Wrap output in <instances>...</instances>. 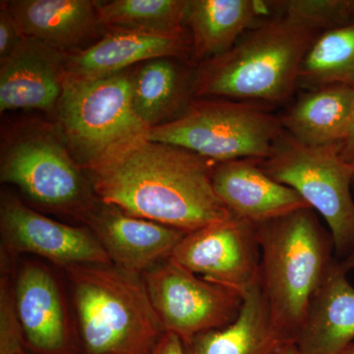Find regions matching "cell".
Here are the masks:
<instances>
[{"mask_svg": "<svg viewBox=\"0 0 354 354\" xmlns=\"http://www.w3.org/2000/svg\"><path fill=\"white\" fill-rule=\"evenodd\" d=\"M216 164L144 139L85 171L100 201L191 232L232 216L214 189Z\"/></svg>", "mask_w": 354, "mask_h": 354, "instance_id": "6da1fadb", "label": "cell"}, {"mask_svg": "<svg viewBox=\"0 0 354 354\" xmlns=\"http://www.w3.org/2000/svg\"><path fill=\"white\" fill-rule=\"evenodd\" d=\"M353 188L354 189V179L353 183ZM339 266L344 272H348L351 270L354 269V250L349 254L348 257L344 258V260H339Z\"/></svg>", "mask_w": 354, "mask_h": 354, "instance_id": "f546056e", "label": "cell"}, {"mask_svg": "<svg viewBox=\"0 0 354 354\" xmlns=\"http://www.w3.org/2000/svg\"><path fill=\"white\" fill-rule=\"evenodd\" d=\"M271 14V2L264 0H190L185 23L193 55L201 62L225 55Z\"/></svg>", "mask_w": 354, "mask_h": 354, "instance_id": "ac0fdd59", "label": "cell"}, {"mask_svg": "<svg viewBox=\"0 0 354 354\" xmlns=\"http://www.w3.org/2000/svg\"><path fill=\"white\" fill-rule=\"evenodd\" d=\"M259 165L268 176L297 191L323 216L337 257L344 260L353 252L354 162L342 158L339 144L304 145L283 130L270 157L259 160Z\"/></svg>", "mask_w": 354, "mask_h": 354, "instance_id": "52a82bcc", "label": "cell"}, {"mask_svg": "<svg viewBox=\"0 0 354 354\" xmlns=\"http://www.w3.org/2000/svg\"><path fill=\"white\" fill-rule=\"evenodd\" d=\"M272 14L286 16L317 31L354 22V0L270 1Z\"/></svg>", "mask_w": 354, "mask_h": 354, "instance_id": "d4e9b609", "label": "cell"}, {"mask_svg": "<svg viewBox=\"0 0 354 354\" xmlns=\"http://www.w3.org/2000/svg\"><path fill=\"white\" fill-rule=\"evenodd\" d=\"M190 0H114L99 6L100 24L111 30L184 32Z\"/></svg>", "mask_w": 354, "mask_h": 354, "instance_id": "cb8c5ba5", "label": "cell"}, {"mask_svg": "<svg viewBox=\"0 0 354 354\" xmlns=\"http://www.w3.org/2000/svg\"><path fill=\"white\" fill-rule=\"evenodd\" d=\"M84 354H152L165 334L142 274L111 265L64 268Z\"/></svg>", "mask_w": 354, "mask_h": 354, "instance_id": "277c9868", "label": "cell"}, {"mask_svg": "<svg viewBox=\"0 0 354 354\" xmlns=\"http://www.w3.org/2000/svg\"><path fill=\"white\" fill-rule=\"evenodd\" d=\"M193 80L172 57L148 60L131 72V101L149 129L176 120L189 106Z\"/></svg>", "mask_w": 354, "mask_h": 354, "instance_id": "7402d4cb", "label": "cell"}, {"mask_svg": "<svg viewBox=\"0 0 354 354\" xmlns=\"http://www.w3.org/2000/svg\"><path fill=\"white\" fill-rule=\"evenodd\" d=\"M21 354H32V353H26V351H25V353H21Z\"/></svg>", "mask_w": 354, "mask_h": 354, "instance_id": "d6a6232c", "label": "cell"}, {"mask_svg": "<svg viewBox=\"0 0 354 354\" xmlns=\"http://www.w3.org/2000/svg\"><path fill=\"white\" fill-rule=\"evenodd\" d=\"M0 64V111L57 109L65 76L57 50L26 38Z\"/></svg>", "mask_w": 354, "mask_h": 354, "instance_id": "9a60e30c", "label": "cell"}, {"mask_svg": "<svg viewBox=\"0 0 354 354\" xmlns=\"http://www.w3.org/2000/svg\"><path fill=\"white\" fill-rule=\"evenodd\" d=\"M213 185L232 216L254 225L311 208L297 191L268 176L259 160L242 158L216 162Z\"/></svg>", "mask_w": 354, "mask_h": 354, "instance_id": "4fadbf2b", "label": "cell"}, {"mask_svg": "<svg viewBox=\"0 0 354 354\" xmlns=\"http://www.w3.org/2000/svg\"><path fill=\"white\" fill-rule=\"evenodd\" d=\"M19 26L14 19L6 2L0 6V62L6 59L19 48L25 39Z\"/></svg>", "mask_w": 354, "mask_h": 354, "instance_id": "4316f807", "label": "cell"}, {"mask_svg": "<svg viewBox=\"0 0 354 354\" xmlns=\"http://www.w3.org/2000/svg\"><path fill=\"white\" fill-rule=\"evenodd\" d=\"M190 48V38L184 32L111 30L94 46L65 57L64 71L69 75L99 78L155 58L183 57Z\"/></svg>", "mask_w": 354, "mask_h": 354, "instance_id": "2e32d148", "label": "cell"}, {"mask_svg": "<svg viewBox=\"0 0 354 354\" xmlns=\"http://www.w3.org/2000/svg\"><path fill=\"white\" fill-rule=\"evenodd\" d=\"M279 354H301L295 342H290L286 344L283 348L281 349Z\"/></svg>", "mask_w": 354, "mask_h": 354, "instance_id": "4dcf8cb0", "label": "cell"}, {"mask_svg": "<svg viewBox=\"0 0 354 354\" xmlns=\"http://www.w3.org/2000/svg\"><path fill=\"white\" fill-rule=\"evenodd\" d=\"M290 344L274 327L259 281L243 295L241 313L223 329L183 342L184 354H279Z\"/></svg>", "mask_w": 354, "mask_h": 354, "instance_id": "ffe728a7", "label": "cell"}, {"mask_svg": "<svg viewBox=\"0 0 354 354\" xmlns=\"http://www.w3.org/2000/svg\"><path fill=\"white\" fill-rule=\"evenodd\" d=\"M57 109L58 132L84 171L148 138L150 131L133 109L128 71L99 78L65 73Z\"/></svg>", "mask_w": 354, "mask_h": 354, "instance_id": "5b68a950", "label": "cell"}, {"mask_svg": "<svg viewBox=\"0 0 354 354\" xmlns=\"http://www.w3.org/2000/svg\"><path fill=\"white\" fill-rule=\"evenodd\" d=\"M152 354H184L183 342L176 335L165 333Z\"/></svg>", "mask_w": 354, "mask_h": 354, "instance_id": "83f0119b", "label": "cell"}, {"mask_svg": "<svg viewBox=\"0 0 354 354\" xmlns=\"http://www.w3.org/2000/svg\"><path fill=\"white\" fill-rule=\"evenodd\" d=\"M14 292L26 346L38 354H68V318L50 270L35 263L21 266L14 278Z\"/></svg>", "mask_w": 354, "mask_h": 354, "instance_id": "5bb4252c", "label": "cell"}, {"mask_svg": "<svg viewBox=\"0 0 354 354\" xmlns=\"http://www.w3.org/2000/svg\"><path fill=\"white\" fill-rule=\"evenodd\" d=\"M81 171L59 132L38 128L23 132L6 147L0 179L41 206L83 221L97 202Z\"/></svg>", "mask_w": 354, "mask_h": 354, "instance_id": "ba28073f", "label": "cell"}, {"mask_svg": "<svg viewBox=\"0 0 354 354\" xmlns=\"http://www.w3.org/2000/svg\"><path fill=\"white\" fill-rule=\"evenodd\" d=\"M339 147L342 158L349 162H354V99L348 134L346 138L342 140V143L339 144Z\"/></svg>", "mask_w": 354, "mask_h": 354, "instance_id": "f1b7e54d", "label": "cell"}, {"mask_svg": "<svg viewBox=\"0 0 354 354\" xmlns=\"http://www.w3.org/2000/svg\"><path fill=\"white\" fill-rule=\"evenodd\" d=\"M354 88V22L319 32L300 67L298 86L308 90Z\"/></svg>", "mask_w": 354, "mask_h": 354, "instance_id": "603a6c76", "label": "cell"}, {"mask_svg": "<svg viewBox=\"0 0 354 354\" xmlns=\"http://www.w3.org/2000/svg\"><path fill=\"white\" fill-rule=\"evenodd\" d=\"M142 277L165 333L183 342L223 329L241 313V295L200 278L169 258Z\"/></svg>", "mask_w": 354, "mask_h": 354, "instance_id": "9c48e42d", "label": "cell"}, {"mask_svg": "<svg viewBox=\"0 0 354 354\" xmlns=\"http://www.w3.org/2000/svg\"><path fill=\"white\" fill-rule=\"evenodd\" d=\"M196 99L176 120L150 129L147 139L180 147L215 162L270 157L283 132L279 116L254 102Z\"/></svg>", "mask_w": 354, "mask_h": 354, "instance_id": "8992f818", "label": "cell"}, {"mask_svg": "<svg viewBox=\"0 0 354 354\" xmlns=\"http://www.w3.org/2000/svg\"><path fill=\"white\" fill-rule=\"evenodd\" d=\"M13 256L1 248L0 279V354L25 353V339L14 292Z\"/></svg>", "mask_w": 354, "mask_h": 354, "instance_id": "484cf974", "label": "cell"}, {"mask_svg": "<svg viewBox=\"0 0 354 354\" xmlns=\"http://www.w3.org/2000/svg\"><path fill=\"white\" fill-rule=\"evenodd\" d=\"M169 259L200 278L243 297L259 281L258 225L232 216L187 232Z\"/></svg>", "mask_w": 354, "mask_h": 354, "instance_id": "30bf717a", "label": "cell"}, {"mask_svg": "<svg viewBox=\"0 0 354 354\" xmlns=\"http://www.w3.org/2000/svg\"><path fill=\"white\" fill-rule=\"evenodd\" d=\"M354 88L334 85L304 93L279 116L286 133L308 146L341 144L348 134Z\"/></svg>", "mask_w": 354, "mask_h": 354, "instance_id": "44dd1931", "label": "cell"}, {"mask_svg": "<svg viewBox=\"0 0 354 354\" xmlns=\"http://www.w3.org/2000/svg\"><path fill=\"white\" fill-rule=\"evenodd\" d=\"M354 339V288L339 260L312 300L297 346L301 354H342Z\"/></svg>", "mask_w": 354, "mask_h": 354, "instance_id": "e0dca14e", "label": "cell"}, {"mask_svg": "<svg viewBox=\"0 0 354 354\" xmlns=\"http://www.w3.org/2000/svg\"><path fill=\"white\" fill-rule=\"evenodd\" d=\"M0 230L1 248L13 257L35 254L64 269L72 265L113 264L88 228L46 218L12 195L2 196Z\"/></svg>", "mask_w": 354, "mask_h": 354, "instance_id": "8fae6325", "label": "cell"}, {"mask_svg": "<svg viewBox=\"0 0 354 354\" xmlns=\"http://www.w3.org/2000/svg\"><path fill=\"white\" fill-rule=\"evenodd\" d=\"M319 32L272 13L227 53L201 62L193 77L194 97L259 104L288 101L298 87L302 62Z\"/></svg>", "mask_w": 354, "mask_h": 354, "instance_id": "7a4b0ae2", "label": "cell"}, {"mask_svg": "<svg viewBox=\"0 0 354 354\" xmlns=\"http://www.w3.org/2000/svg\"><path fill=\"white\" fill-rule=\"evenodd\" d=\"M83 221L114 266L139 274L169 259L187 234L156 221L128 215L101 201L88 212Z\"/></svg>", "mask_w": 354, "mask_h": 354, "instance_id": "7c38bea8", "label": "cell"}, {"mask_svg": "<svg viewBox=\"0 0 354 354\" xmlns=\"http://www.w3.org/2000/svg\"><path fill=\"white\" fill-rule=\"evenodd\" d=\"M6 2L25 38L55 50L76 46L100 24V2L93 0Z\"/></svg>", "mask_w": 354, "mask_h": 354, "instance_id": "d6986e66", "label": "cell"}, {"mask_svg": "<svg viewBox=\"0 0 354 354\" xmlns=\"http://www.w3.org/2000/svg\"><path fill=\"white\" fill-rule=\"evenodd\" d=\"M259 285L272 322L297 344L314 297L335 262L332 234L315 211L298 209L258 225Z\"/></svg>", "mask_w": 354, "mask_h": 354, "instance_id": "3957f363", "label": "cell"}, {"mask_svg": "<svg viewBox=\"0 0 354 354\" xmlns=\"http://www.w3.org/2000/svg\"><path fill=\"white\" fill-rule=\"evenodd\" d=\"M342 354H354V344H349L348 348L344 349V353Z\"/></svg>", "mask_w": 354, "mask_h": 354, "instance_id": "1f68e13d", "label": "cell"}]
</instances>
